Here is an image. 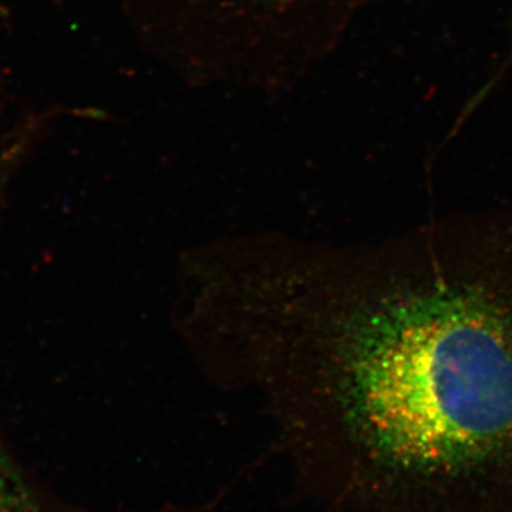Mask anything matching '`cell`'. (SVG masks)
Here are the masks:
<instances>
[{"instance_id":"obj_1","label":"cell","mask_w":512,"mask_h":512,"mask_svg":"<svg viewBox=\"0 0 512 512\" xmlns=\"http://www.w3.org/2000/svg\"><path fill=\"white\" fill-rule=\"evenodd\" d=\"M0 512H55L0 443Z\"/></svg>"}]
</instances>
